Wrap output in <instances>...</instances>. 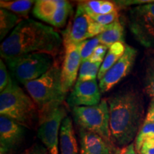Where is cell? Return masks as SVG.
<instances>
[{"label":"cell","instance_id":"obj_1","mask_svg":"<svg viewBox=\"0 0 154 154\" xmlns=\"http://www.w3.org/2000/svg\"><path fill=\"white\" fill-rule=\"evenodd\" d=\"M63 38L50 26L24 19L2 42L0 54L5 60L31 53L57 54Z\"/></svg>","mask_w":154,"mask_h":154},{"label":"cell","instance_id":"obj_2","mask_svg":"<svg viewBox=\"0 0 154 154\" xmlns=\"http://www.w3.org/2000/svg\"><path fill=\"white\" fill-rule=\"evenodd\" d=\"M111 139L121 149L133 143L144 122L142 96L134 89L121 90L106 99Z\"/></svg>","mask_w":154,"mask_h":154},{"label":"cell","instance_id":"obj_3","mask_svg":"<svg viewBox=\"0 0 154 154\" xmlns=\"http://www.w3.org/2000/svg\"><path fill=\"white\" fill-rule=\"evenodd\" d=\"M61 67L54 65L37 79L24 84V88L43 114L62 105L66 94L61 83Z\"/></svg>","mask_w":154,"mask_h":154},{"label":"cell","instance_id":"obj_4","mask_svg":"<svg viewBox=\"0 0 154 154\" xmlns=\"http://www.w3.org/2000/svg\"><path fill=\"white\" fill-rule=\"evenodd\" d=\"M0 114L13 119L25 128H33L38 123L37 106L13 80L0 94Z\"/></svg>","mask_w":154,"mask_h":154},{"label":"cell","instance_id":"obj_5","mask_svg":"<svg viewBox=\"0 0 154 154\" xmlns=\"http://www.w3.org/2000/svg\"><path fill=\"white\" fill-rule=\"evenodd\" d=\"M17 81L26 84L37 79L52 67V56L45 53H31L5 60Z\"/></svg>","mask_w":154,"mask_h":154},{"label":"cell","instance_id":"obj_6","mask_svg":"<svg viewBox=\"0 0 154 154\" xmlns=\"http://www.w3.org/2000/svg\"><path fill=\"white\" fill-rule=\"evenodd\" d=\"M73 119L78 128L99 135L106 140L111 139L109 128V109L106 99H102L98 105L72 108Z\"/></svg>","mask_w":154,"mask_h":154},{"label":"cell","instance_id":"obj_7","mask_svg":"<svg viewBox=\"0 0 154 154\" xmlns=\"http://www.w3.org/2000/svg\"><path fill=\"white\" fill-rule=\"evenodd\" d=\"M128 26L138 43L146 48L154 46V3L139 5L129 11Z\"/></svg>","mask_w":154,"mask_h":154},{"label":"cell","instance_id":"obj_8","mask_svg":"<svg viewBox=\"0 0 154 154\" xmlns=\"http://www.w3.org/2000/svg\"><path fill=\"white\" fill-rule=\"evenodd\" d=\"M66 117L67 110L63 104L49 112L38 115L37 136L50 154H59V133Z\"/></svg>","mask_w":154,"mask_h":154},{"label":"cell","instance_id":"obj_9","mask_svg":"<svg viewBox=\"0 0 154 154\" xmlns=\"http://www.w3.org/2000/svg\"><path fill=\"white\" fill-rule=\"evenodd\" d=\"M107 26L98 24L78 5L74 19L61 32L63 43L79 44L97 36L106 29Z\"/></svg>","mask_w":154,"mask_h":154},{"label":"cell","instance_id":"obj_10","mask_svg":"<svg viewBox=\"0 0 154 154\" xmlns=\"http://www.w3.org/2000/svg\"><path fill=\"white\" fill-rule=\"evenodd\" d=\"M137 56V50L126 45V51L121 59L106 73L99 81V88L101 93L110 91L118 84L132 70Z\"/></svg>","mask_w":154,"mask_h":154},{"label":"cell","instance_id":"obj_11","mask_svg":"<svg viewBox=\"0 0 154 154\" xmlns=\"http://www.w3.org/2000/svg\"><path fill=\"white\" fill-rule=\"evenodd\" d=\"M63 45L65 54L61 67V76L63 90L67 94L76 84L82 59L80 54V43L66 44Z\"/></svg>","mask_w":154,"mask_h":154},{"label":"cell","instance_id":"obj_12","mask_svg":"<svg viewBox=\"0 0 154 154\" xmlns=\"http://www.w3.org/2000/svg\"><path fill=\"white\" fill-rule=\"evenodd\" d=\"M101 91L96 79L87 82H76L67 103L70 107L92 106L101 101Z\"/></svg>","mask_w":154,"mask_h":154},{"label":"cell","instance_id":"obj_13","mask_svg":"<svg viewBox=\"0 0 154 154\" xmlns=\"http://www.w3.org/2000/svg\"><path fill=\"white\" fill-rule=\"evenodd\" d=\"M80 154H121L123 149L99 135L78 128Z\"/></svg>","mask_w":154,"mask_h":154},{"label":"cell","instance_id":"obj_14","mask_svg":"<svg viewBox=\"0 0 154 154\" xmlns=\"http://www.w3.org/2000/svg\"><path fill=\"white\" fill-rule=\"evenodd\" d=\"M25 127L5 116H0V152L9 154L23 141Z\"/></svg>","mask_w":154,"mask_h":154},{"label":"cell","instance_id":"obj_15","mask_svg":"<svg viewBox=\"0 0 154 154\" xmlns=\"http://www.w3.org/2000/svg\"><path fill=\"white\" fill-rule=\"evenodd\" d=\"M59 154H80L72 119L67 116L61 124L59 138Z\"/></svg>","mask_w":154,"mask_h":154},{"label":"cell","instance_id":"obj_16","mask_svg":"<svg viewBox=\"0 0 154 154\" xmlns=\"http://www.w3.org/2000/svg\"><path fill=\"white\" fill-rule=\"evenodd\" d=\"M67 3L64 0H38L35 2L32 12L36 18L49 23L57 9Z\"/></svg>","mask_w":154,"mask_h":154},{"label":"cell","instance_id":"obj_17","mask_svg":"<svg viewBox=\"0 0 154 154\" xmlns=\"http://www.w3.org/2000/svg\"><path fill=\"white\" fill-rule=\"evenodd\" d=\"M126 45L124 42H116L109 48L104 60L101 63L98 75V79L101 80L109 69H110L121 59L126 51Z\"/></svg>","mask_w":154,"mask_h":154},{"label":"cell","instance_id":"obj_18","mask_svg":"<svg viewBox=\"0 0 154 154\" xmlns=\"http://www.w3.org/2000/svg\"><path fill=\"white\" fill-rule=\"evenodd\" d=\"M78 5H79L89 16L110 14L117 10V6L114 2L106 0L80 2Z\"/></svg>","mask_w":154,"mask_h":154},{"label":"cell","instance_id":"obj_19","mask_svg":"<svg viewBox=\"0 0 154 154\" xmlns=\"http://www.w3.org/2000/svg\"><path fill=\"white\" fill-rule=\"evenodd\" d=\"M97 37L101 44L109 48L116 42H124V27L119 19L108 25L106 29L99 34Z\"/></svg>","mask_w":154,"mask_h":154},{"label":"cell","instance_id":"obj_20","mask_svg":"<svg viewBox=\"0 0 154 154\" xmlns=\"http://www.w3.org/2000/svg\"><path fill=\"white\" fill-rule=\"evenodd\" d=\"M34 2H35L31 0H14V1L1 0L0 6L2 9L11 11L21 18L22 17L26 18L28 17L29 13Z\"/></svg>","mask_w":154,"mask_h":154},{"label":"cell","instance_id":"obj_21","mask_svg":"<svg viewBox=\"0 0 154 154\" xmlns=\"http://www.w3.org/2000/svg\"><path fill=\"white\" fill-rule=\"evenodd\" d=\"M23 19L17 14L5 9H0V39H5L9 32L20 23Z\"/></svg>","mask_w":154,"mask_h":154},{"label":"cell","instance_id":"obj_22","mask_svg":"<svg viewBox=\"0 0 154 154\" xmlns=\"http://www.w3.org/2000/svg\"><path fill=\"white\" fill-rule=\"evenodd\" d=\"M101 66V63L91 62L89 60L82 62L76 82H82L96 79Z\"/></svg>","mask_w":154,"mask_h":154},{"label":"cell","instance_id":"obj_23","mask_svg":"<svg viewBox=\"0 0 154 154\" xmlns=\"http://www.w3.org/2000/svg\"><path fill=\"white\" fill-rule=\"evenodd\" d=\"M154 138V123L147 120L144 122L140 127L137 136L135 138V149L136 151L139 153L140 148L146 140Z\"/></svg>","mask_w":154,"mask_h":154},{"label":"cell","instance_id":"obj_24","mask_svg":"<svg viewBox=\"0 0 154 154\" xmlns=\"http://www.w3.org/2000/svg\"><path fill=\"white\" fill-rule=\"evenodd\" d=\"M72 6L70 2H68V3L66 5L57 9V11H56L54 16L51 17L48 24L54 26V27H63L66 24L67 19L70 16L71 13L72 12Z\"/></svg>","mask_w":154,"mask_h":154},{"label":"cell","instance_id":"obj_25","mask_svg":"<svg viewBox=\"0 0 154 154\" xmlns=\"http://www.w3.org/2000/svg\"><path fill=\"white\" fill-rule=\"evenodd\" d=\"M143 85L145 93L150 97H154V57L150 58L146 63Z\"/></svg>","mask_w":154,"mask_h":154},{"label":"cell","instance_id":"obj_26","mask_svg":"<svg viewBox=\"0 0 154 154\" xmlns=\"http://www.w3.org/2000/svg\"><path fill=\"white\" fill-rule=\"evenodd\" d=\"M101 43L99 38L96 37L88 38L80 43V54L82 62L88 60L91 56L93 54L94 50Z\"/></svg>","mask_w":154,"mask_h":154},{"label":"cell","instance_id":"obj_27","mask_svg":"<svg viewBox=\"0 0 154 154\" xmlns=\"http://www.w3.org/2000/svg\"><path fill=\"white\" fill-rule=\"evenodd\" d=\"M92 19L97 22L98 24L103 25V26H107L112 24L116 21L119 20V13L118 10L111 12L110 14H102V15H93L90 16Z\"/></svg>","mask_w":154,"mask_h":154},{"label":"cell","instance_id":"obj_28","mask_svg":"<svg viewBox=\"0 0 154 154\" xmlns=\"http://www.w3.org/2000/svg\"><path fill=\"white\" fill-rule=\"evenodd\" d=\"M12 82L2 59L0 61V91L2 92Z\"/></svg>","mask_w":154,"mask_h":154},{"label":"cell","instance_id":"obj_29","mask_svg":"<svg viewBox=\"0 0 154 154\" xmlns=\"http://www.w3.org/2000/svg\"><path fill=\"white\" fill-rule=\"evenodd\" d=\"M108 49H109V47H106V46L103 45V44H100L94 50L93 54L88 59V60L91 61V62L102 63L103 60H104L106 55Z\"/></svg>","mask_w":154,"mask_h":154},{"label":"cell","instance_id":"obj_30","mask_svg":"<svg viewBox=\"0 0 154 154\" xmlns=\"http://www.w3.org/2000/svg\"><path fill=\"white\" fill-rule=\"evenodd\" d=\"M21 154H50V153L44 146L34 143Z\"/></svg>","mask_w":154,"mask_h":154},{"label":"cell","instance_id":"obj_31","mask_svg":"<svg viewBox=\"0 0 154 154\" xmlns=\"http://www.w3.org/2000/svg\"><path fill=\"white\" fill-rule=\"evenodd\" d=\"M116 5L120 6V7H128V6L138 5H143L146 4L154 3V0H128V1H115Z\"/></svg>","mask_w":154,"mask_h":154},{"label":"cell","instance_id":"obj_32","mask_svg":"<svg viewBox=\"0 0 154 154\" xmlns=\"http://www.w3.org/2000/svg\"><path fill=\"white\" fill-rule=\"evenodd\" d=\"M138 154H154V138L144 142Z\"/></svg>","mask_w":154,"mask_h":154},{"label":"cell","instance_id":"obj_33","mask_svg":"<svg viewBox=\"0 0 154 154\" xmlns=\"http://www.w3.org/2000/svg\"><path fill=\"white\" fill-rule=\"evenodd\" d=\"M146 120L154 123V97H152L150 101L146 116Z\"/></svg>","mask_w":154,"mask_h":154},{"label":"cell","instance_id":"obj_34","mask_svg":"<svg viewBox=\"0 0 154 154\" xmlns=\"http://www.w3.org/2000/svg\"><path fill=\"white\" fill-rule=\"evenodd\" d=\"M121 154H138V152L136 151V149H135L134 142H133V143L129 144L128 146H127L126 147L124 148Z\"/></svg>","mask_w":154,"mask_h":154},{"label":"cell","instance_id":"obj_35","mask_svg":"<svg viewBox=\"0 0 154 154\" xmlns=\"http://www.w3.org/2000/svg\"><path fill=\"white\" fill-rule=\"evenodd\" d=\"M0 154H8V153H2V152H0Z\"/></svg>","mask_w":154,"mask_h":154}]
</instances>
